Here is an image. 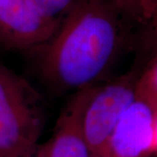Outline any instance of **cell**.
<instances>
[{
  "label": "cell",
  "instance_id": "6da1fadb",
  "mask_svg": "<svg viewBox=\"0 0 157 157\" xmlns=\"http://www.w3.org/2000/svg\"><path fill=\"white\" fill-rule=\"evenodd\" d=\"M122 18L113 0H82L43 46L41 71L45 79L58 90L94 86L120 51Z\"/></svg>",
  "mask_w": 157,
  "mask_h": 157
},
{
  "label": "cell",
  "instance_id": "7a4b0ae2",
  "mask_svg": "<svg viewBox=\"0 0 157 157\" xmlns=\"http://www.w3.org/2000/svg\"><path fill=\"white\" fill-rule=\"evenodd\" d=\"M44 113L38 93L0 63V157H24L39 145Z\"/></svg>",
  "mask_w": 157,
  "mask_h": 157
},
{
  "label": "cell",
  "instance_id": "3957f363",
  "mask_svg": "<svg viewBox=\"0 0 157 157\" xmlns=\"http://www.w3.org/2000/svg\"><path fill=\"white\" fill-rule=\"evenodd\" d=\"M135 77L128 75L97 86L84 114L83 125L92 157H101L113 129L136 97Z\"/></svg>",
  "mask_w": 157,
  "mask_h": 157
},
{
  "label": "cell",
  "instance_id": "277c9868",
  "mask_svg": "<svg viewBox=\"0 0 157 157\" xmlns=\"http://www.w3.org/2000/svg\"><path fill=\"white\" fill-rule=\"evenodd\" d=\"M61 21L42 16L27 0H0V43L19 51L43 47Z\"/></svg>",
  "mask_w": 157,
  "mask_h": 157
},
{
  "label": "cell",
  "instance_id": "5b68a950",
  "mask_svg": "<svg viewBox=\"0 0 157 157\" xmlns=\"http://www.w3.org/2000/svg\"><path fill=\"white\" fill-rule=\"evenodd\" d=\"M156 110L136 94L113 129L101 157H150Z\"/></svg>",
  "mask_w": 157,
  "mask_h": 157
},
{
  "label": "cell",
  "instance_id": "8992f818",
  "mask_svg": "<svg viewBox=\"0 0 157 157\" xmlns=\"http://www.w3.org/2000/svg\"><path fill=\"white\" fill-rule=\"evenodd\" d=\"M98 86L78 90L57 122L49 143L48 157H92L84 132V114Z\"/></svg>",
  "mask_w": 157,
  "mask_h": 157
},
{
  "label": "cell",
  "instance_id": "52a82bcc",
  "mask_svg": "<svg viewBox=\"0 0 157 157\" xmlns=\"http://www.w3.org/2000/svg\"><path fill=\"white\" fill-rule=\"evenodd\" d=\"M123 18L146 24L155 14V0H113Z\"/></svg>",
  "mask_w": 157,
  "mask_h": 157
},
{
  "label": "cell",
  "instance_id": "ba28073f",
  "mask_svg": "<svg viewBox=\"0 0 157 157\" xmlns=\"http://www.w3.org/2000/svg\"><path fill=\"white\" fill-rule=\"evenodd\" d=\"M42 16L49 19L62 21L82 0H27Z\"/></svg>",
  "mask_w": 157,
  "mask_h": 157
},
{
  "label": "cell",
  "instance_id": "9c48e42d",
  "mask_svg": "<svg viewBox=\"0 0 157 157\" xmlns=\"http://www.w3.org/2000/svg\"><path fill=\"white\" fill-rule=\"evenodd\" d=\"M136 94L147 101L157 112V59L137 80Z\"/></svg>",
  "mask_w": 157,
  "mask_h": 157
},
{
  "label": "cell",
  "instance_id": "30bf717a",
  "mask_svg": "<svg viewBox=\"0 0 157 157\" xmlns=\"http://www.w3.org/2000/svg\"><path fill=\"white\" fill-rule=\"evenodd\" d=\"M48 152H49V143L47 141L43 144H39L33 151L24 157H48Z\"/></svg>",
  "mask_w": 157,
  "mask_h": 157
},
{
  "label": "cell",
  "instance_id": "8fae6325",
  "mask_svg": "<svg viewBox=\"0 0 157 157\" xmlns=\"http://www.w3.org/2000/svg\"><path fill=\"white\" fill-rule=\"evenodd\" d=\"M148 27V34L157 41V11L153 15L148 22L146 23Z\"/></svg>",
  "mask_w": 157,
  "mask_h": 157
},
{
  "label": "cell",
  "instance_id": "7c38bea8",
  "mask_svg": "<svg viewBox=\"0 0 157 157\" xmlns=\"http://www.w3.org/2000/svg\"><path fill=\"white\" fill-rule=\"evenodd\" d=\"M157 154V116L154 125V135H153V154Z\"/></svg>",
  "mask_w": 157,
  "mask_h": 157
},
{
  "label": "cell",
  "instance_id": "4fadbf2b",
  "mask_svg": "<svg viewBox=\"0 0 157 157\" xmlns=\"http://www.w3.org/2000/svg\"><path fill=\"white\" fill-rule=\"evenodd\" d=\"M155 6H156V10H155V12H156L157 11V0H155Z\"/></svg>",
  "mask_w": 157,
  "mask_h": 157
}]
</instances>
